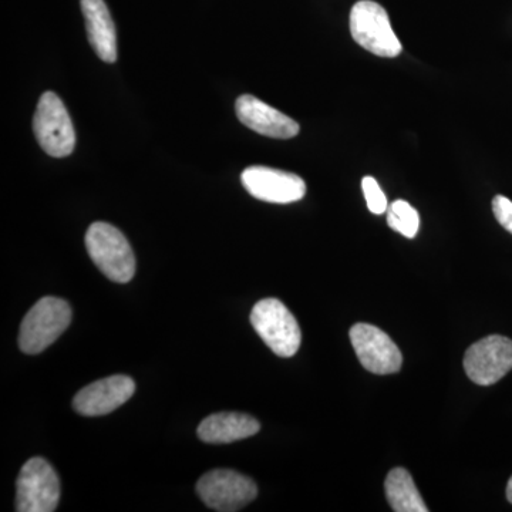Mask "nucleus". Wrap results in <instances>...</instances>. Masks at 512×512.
<instances>
[{
    "instance_id": "1",
    "label": "nucleus",
    "mask_w": 512,
    "mask_h": 512,
    "mask_svg": "<svg viewBox=\"0 0 512 512\" xmlns=\"http://www.w3.org/2000/svg\"><path fill=\"white\" fill-rule=\"evenodd\" d=\"M86 248L94 265L110 281L127 284L136 274V258L123 232L107 222H94L87 229Z\"/></svg>"
},
{
    "instance_id": "2",
    "label": "nucleus",
    "mask_w": 512,
    "mask_h": 512,
    "mask_svg": "<svg viewBox=\"0 0 512 512\" xmlns=\"http://www.w3.org/2000/svg\"><path fill=\"white\" fill-rule=\"evenodd\" d=\"M72 322L69 303L55 296L36 302L20 326L19 346L23 353L37 355L55 343Z\"/></svg>"
},
{
    "instance_id": "3",
    "label": "nucleus",
    "mask_w": 512,
    "mask_h": 512,
    "mask_svg": "<svg viewBox=\"0 0 512 512\" xmlns=\"http://www.w3.org/2000/svg\"><path fill=\"white\" fill-rule=\"evenodd\" d=\"M251 323L266 346L281 357H292L301 348L298 320L279 299H262L251 312Z\"/></svg>"
},
{
    "instance_id": "4",
    "label": "nucleus",
    "mask_w": 512,
    "mask_h": 512,
    "mask_svg": "<svg viewBox=\"0 0 512 512\" xmlns=\"http://www.w3.org/2000/svg\"><path fill=\"white\" fill-rule=\"evenodd\" d=\"M350 32L357 45L380 57H397L402 43L394 35L386 9L372 0H360L350 13Z\"/></svg>"
},
{
    "instance_id": "5",
    "label": "nucleus",
    "mask_w": 512,
    "mask_h": 512,
    "mask_svg": "<svg viewBox=\"0 0 512 512\" xmlns=\"http://www.w3.org/2000/svg\"><path fill=\"white\" fill-rule=\"evenodd\" d=\"M33 131L39 146L49 156H70L76 146V133L69 111L56 93L46 92L37 104Z\"/></svg>"
},
{
    "instance_id": "6",
    "label": "nucleus",
    "mask_w": 512,
    "mask_h": 512,
    "mask_svg": "<svg viewBox=\"0 0 512 512\" xmlns=\"http://www.w3.org/2000/svg\"><path fill=\"white\" fill-rule=\"evenodd\" d=\"M60 480L45 458L26 461L16 483V511L53 512L59 505Z\"/></svg>"
},
{
    "instance_id": "7",
    "label": "nucleus",
    "mask_w": 512,
    "mask_h": 512,
    "mask_svg": "<svg viewBox=\"0 0 512 512\" xmlns=\"http://www.w3.org/2000/svg\"><path fill=\"white\" fill-rule=\"evenodd\" d=\"M197 493L211 510L235 512L247 507L258 495L255 481L232 470H212L200 478Z\"/></svg>"
},
{
    "instance_id": "8",
    "label": "nucleus",
    "mask_w": 512,
    "mask_h": 512,
    "mask_svg": "<svg viewBox=\"0 0 512 512\" xmlns=\"http://www.w3.org/2000/svg\"><path fill=\"white\" fill-rule=\"evenodd\" d=\"M467 376L480 386L500 382L512 370V340L491 335L478 340L464 356Z\"/></svg>"
},
{
    "instance_id": "9",
    "label": "nucleus",
    "mask_w": 512,
    "mask_h": 512,
    "mask_svg": "<svg viewBox=\"0 0 512 512\" xmlns=\"http://www.w3.org/2000/svg\"><path fill=\"white\" fill-rule=\"evenodd\" d=\"M350 342L362 366L375 375H392L399 372L402 367V352L396 343L376 326L356 323L350 329Z\"/></svg>"
},
{
    "instance_id": "10",
    "label": "nucleus",
    "mask_w": 512,
    "mask_h": 512,
    "mask_svg": "<svg viewBox=\"0 0 512 512\" xmlns=\"http://www.w3.org/2000/svg\"><path fill=\"white\" fill-rule=\"evenodd\" d=\"M241 181L256 200L272 204H291L302 200L306 194L305 181L298 175L262 165L244 170Z\"/></svg>"
},
{
    "instance_id": "11",
    "label": "nucleus",
    "mask_w": 512,
    "mask_h": 512,
    "mask_svg": "<svg viewBox=\"0 0 512 512\" xmlns=\"http://www.w3.org/2000/svg\"><path fill=\"white\" fill-rule=\"evenodd\" d=\"M136 392L131 377L116 375L97 380L76 394L73 407L82 416H104L123 406Z\"/></svg>"
},
{
    "instance_id": "12",
    "label": "nucleus",
    "mask_w": 512,
    "mask_h": 512,
    "mask_svg": "<svg viewBox=\"0 0 512 512\" xmlns=\"http://www.w3.org/2000/svg\"><path fill=\"white\" fill-rule=\"evenodd\" d=\"M239 121L265 137L288 140L299 134V124L251 94H242L235 103Z\"/></svg>"
},
{
    "instance_id": "13",
    "label": "nucleus",
    "mask_w": 512,
    "mask_h": 512,
    "mask_svg": "<svg viewBox=\"0 0 512 512\" xmlns=\"http://www.w3.org/2000/svg\"><path fill=\"white\" fill-rule=\"evenodd\" d=\"M82 12L86 20L87 36L96 55L103 62H116V25L104 0H82Z\"/></svg>"
},
{
    "instance_id": "14",
    "label": "nucleus",
    "mask_w": 512,
    "mask_h": 512,
    "mask_svg": "<svg viewBox=\"0 0 512 512\" xmlns=\"http://www.w3.org/2000/svg\"><path fill=\"white\" fill-rule=\"evenodd\" d=\"M261 430V424L249 414L217 413L202 420L198 437L204 443L228 444L248 439Z\"/></svg>"
},
{
    "instance_id": "15",
    "label": "nucleus",
    "mask_w": 512,
    "mask_h": 512,
    "mask_svg": "<svg viewBox=\"0 0 512 512\" xmlns=\"http://www.w3.org/2000/svg\"><path fill=\"white\" fill-rule=\"evenodd\" d=\"M387 501L396 512H427L426 503L417 490L412 476L404 468H394L390 471L384 484Z\"/></svg>"
},
{
    "instance_id": "16",
    "label": "nucleus",
    "mask_w": 512,
    "mask_h": 512,
    "mask_svg": "<svg viewBox=\"0 0 512 512\" xmlns=\"http://www.w3.org/2000/svg\"><path fill=\"white\" fill-rule=\"evenodd\" d=\"M387 224L394 231L400 232L406 238H414L419 232L420 217L419 212L414 210L407 201H394L387 208Z\"/></svg>"
},
{
    "instance_id": "17",
    "label": "nucleus",
    "mask_w": 512,
    "mask_h": 512,
    "mask_svg": "<svg viewBox=\"0 0 512 512\" xmlns=\"http://www.w3.org/2000/svg\"><path fill=\"white\" fill-rule=\"evenodd\" d=\"M363 194H365L367 208L376 215H382L387 212L386 195L380 188L379 183L373 177H365L362 181Z\"/></svg>"
},
{
    "instance_id": "18",
    "label": "nucleus",
    "mask_w": 512,
    "mask_h": 512,
    "mask_svg": "<svg viewBox=\"0 0 512 512\" xmlns=\"http://www.w3.org/2000/svg\"><path fill=\"white\" fill-rule=\"evenodd\" d=\"M493 212L501 227L512 234V201L504 195H497L493 200Z\"/></svg>"
},
{
    "instance_id": "19",
    "label": "nucleus",
    "mask_w": 512,
    "mask_h": 512,
    "mask_svg": "<svg viewBox=\"0 0 512 512\" xmlns=\"http://www.w3.org/2000/svg\"><path fill=\"white\" fill-rule=\"evenodd\" d=\"M507 498L508 501L512 504V477L510 478V481H508L507 485Z\"/></svg>"
}]
</instances>
